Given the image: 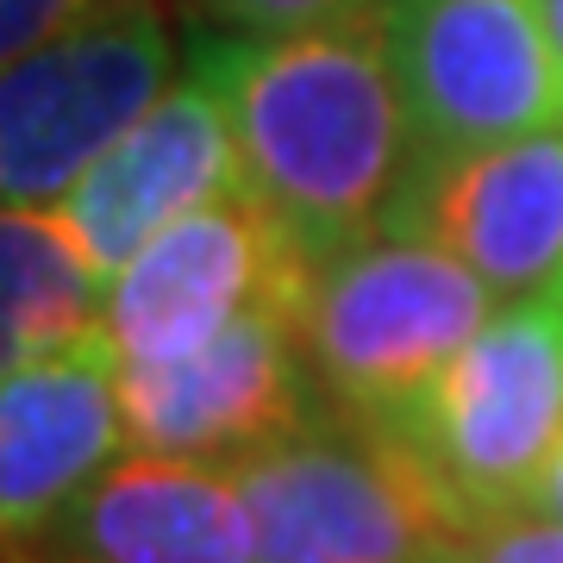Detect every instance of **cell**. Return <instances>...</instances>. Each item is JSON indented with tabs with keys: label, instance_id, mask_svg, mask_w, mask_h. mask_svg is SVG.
I'll return each instance as SVG.
<instances>
[{
	"label": "cell",
	"instance_id": "cell-1",
	"mask_svg": "<svg viewBox=\"0 0 563 563\" xmlns=\"http://www.w3.org/2000/svg\"><path fill=\"white\" fill-rule=\"evenodd\" d=\"M244 157V188L307 257L376 239L413 169L407 101L388 57L383 7L357 20L251 32L207 57Z\"/></svg>",
	"mask_w": 563,
	"mask_h": 563
},
{
	"label": "cell",
	"instance_id": "cell-2",
	"mask_svg": "<svg viewBox=\"0 0 563 563\" xmlns=\"http://www.w3.org/2000/svg\"><path fill=\"white\" fill-rule=\"evenodd\" d=\"M257 563H463L483 514L388 420L332 413L232 463Z\"/></svg>",
	"mask_w": 563,
	"mask_h": 563
},
{
	"label": "cell",
	"instance_id": "cell-3",
	"mask_svg": "<svg viewBox=\"0 0 563 563\" xmlns=\"http://www.w3.org/2000/svg\"><path fill=\"white\" fill-rule=\"evenodd\" d=\"M501 295L451 251L376 232L313 263L301 344L313 383L369 420H395L444 363L488 325Z\"/></svg>",
	"mask_w": 563,
	"mask_h": 563
},
{
	"label": "cell",
	"instance_id": "cell-4",
	"mask_svg": "<svg viewBox=\"0 0 563 563\" xmlns=\"http://www.w3.org/2000/svg\"><path fill=\"white\" fill-rule=\"evenodd\" d=\"M413 451L476 514H520L563 439V301L520 295L395 413Z\"/></svg>",
	"mask_w": 563,
	"mask_h": 563
},
{
	"label": "cell",
	"instance_id": "cell-5",
	"mask_svg": "<svg viewBox=\"0 0 563 563\" xmlns=\"http://www.w3.org/2000/svg\"><path fill=\"white\" fill-rule=\"evenodd\" d=\"M176 44L157 0H120L63 38L7 63L0 81V188L7 207H57L169 95Z\"/></svg>",
	"mask_w": 563,
	"mask_h": 563
},
{
	"label": "cell",
	"instance_id": "cell-6",
	"mask_svg": "<svg viewBox=\"0 0 563 563\" xmlns=\"http://www.w3.org/2000/svg\"><path fill=\"white\" fill-rule=\"evenodd\" d=\"M413 163L563 125V57L539 0H383Z\"/></svg>",
	"mask_w": 563,
	"mask_h": 563
},
{
	"label": "cell",
	"instance_id": "cell-7",
	"mask_svg": "<svg viewBox=\"0 0 563 563\" xmlns=\"http://www.w3.org/2000/svg\"><path fill=\"white\" fill-rule=\"evenodd\" d=\"M313 257L269 207L244 188L163 225L107 288V339L120 363H176L213 344L251 307H295Z\"/></svg>",
	"mask_w": 563,
	"mask_h": 563
},
{
	"label": "cell",
	"instance_id": "cell-8",
	"mask_svg": "<svg viewBox=\"0 0 563 563\" xmlns=\"http://www.w3.org/2000/svg\"><path fill=\"white\" fill-rule=\"evenodd\" d=\"M307 376L295 307H251L176 363H120L125 439L163 457L239 463L313 420Z\"/></svg>",
	"mask_w": 563,
	"mask_h": 563
},
{
	"label": "cell",
	"instance_id": "cell-9",
	"mask_svg": "<svg viewBox=\"0 0 563 563\" xmlns=\"http://www.w3.org/2000/svg\"><path fill=\"white\" fill-rule=\"evenodd\" d=\"M383 232L439 244L501 295H544L563 282V125L526 139L413 163L388 201Z\"/></svg>",
	"mask_w": 563,
	"mask_h": 563
},
{
	"label": "cell",
	"instance_id": "cell-10",
	"mask_svg": "<svg viewBox=\"0 0 563 563\" xmlns=\"http://www.w3.org/2000/svg\"><path fill=\"white\" fill-rule=\"evenodd\" d=\"M225 195H244V157L220 81L201 69L176 81L101 163L81 169L57 201V220L113 282L163 225Z\"/></svg>",
	"mask_w": 563,
	"mask_h": 563
},
{
	"label": "cell",
	"instance_id": "cell-11",
	"mask_svg": "<svg viewBox=\"0 0 563 563\" xmlns=\"http://www.w3.org/2000/svg\"><path fill=\"white\" fill-rule=\"evenodd\" d=\"M13 563H257V520L232 463L125 451Z\"/></svg>",
	"mask_w": 563,
	"mask_h": 563
},
{
	"label": "cell",
	"instance_id": "cell-12",
	"mask_svg": "<svg viewBox=\"0 0 563 563\" xmlns=\"http://www.w3.org/2000/svg\"><path fill=\"white\" fill-rule=\"evenodd\" d=\"M132 451L120 407V351L88 339L38 363H7L0 383V526L7 544L38 539L107 463Z\"/></svg>",
	"mask_w": 563,
	"mask_h": 563
},
{
	"label": "cell",
	"instance_id": "cell-13",
	"mask_svg": "<svg viewBox=\"0 0 563 563\" xmlns=\"http://www.w3.org/2000/svg\"><path fill=\"white\" fill-rule=\"evenodd\" d=\"M101 263L57 220V207H7L0 220V344L7 363H38L107 332Z\"/></svg>",
	"mask_w": 563,
	"mask_h": 563
},
{
	"label": "cell",
	"instance_id": "cell-14",
	"mask_svg": "<svg viewBox=\"0 0 563 563\" xmlns=\"http://www.w3.org/2000/svg\"><path fill=\"white\" fill-rule=\"evenodd\" d=\"M463 563H563V526L539 514H488L463 544Z\"/></svg>",
	"mask_w": 563,
	"mask_h": 563
},
{
	"label": "cell",
	"instance_id": "cell-15",
	"mask_svg": "<svg viewBox=\"0 0 563 563\" xmlns=\"http://www.w3.org/2000/svg\"><path fill=\"white\" fill-rule=\"evenodd\" d=\"M107 7H120V0H0V57H25V51L63 38L69 25L107 13Z\"/></svg>",
	"mask_w": 563,
	"mask_h": 563
},
{
	"label": "cell",
	"instance_id": "cell-16",
	"mask_svg": "<svg viewBox=\"0 0 563 563\" xmlns=\"http://www.w3.org/2000/svg\"><path fill=\"white\" fill-rule=\"evenodd\" d=\"M220 20L244 25V32H301V25H332L376 13L383 0H207Z\"/></svg>",
	"mask_w": 563,
	"mask_h": 563
},
{
	"label": "cell",
	"instance_id": "cell-17",
	"mask_svg": "<svg viewBox=\"0 0 563 563\" xmlns=\"http://www.w3.org/2000/svg\"><path fill=\"white\" fill-rule=\"evenodd\" d=\"M520 514H539V520H558L563 526V439L551 444V457H544L539 483H532V495H526Z\"/></svg>",
	"mask_w": 563,
	"mask_h": 563
},
{
	"label": "cell",
	"instance_id": "cell-18",
	"mask_svg": "<svg viewBox=\"0 0 563 563\" xmlns=\"http://www.w3.org/2000/svg\"><path fill=\"white\" fill-rule=\"evenodd\" d=\"M544 7V25H551V38H558V57H563V0H539Z\"/></svg>",
	"mask_w": 563,
	"mask_h": 563
},
{
	"label": "cell",
	"instance_id": "cell-19",
	"mask_svg": "<svg viewBox=\"0 0 563 563\" xmlns=\"http://www.w3.org/2000/svg\"><path fill=\"white\" fill-rule=\"evenodd\" d=\"M551 295H558V301H563V282H558V288H551Z\"/></svg>",
	"mask_w": 563,
	"mask_h": 563
}]
</instances>
